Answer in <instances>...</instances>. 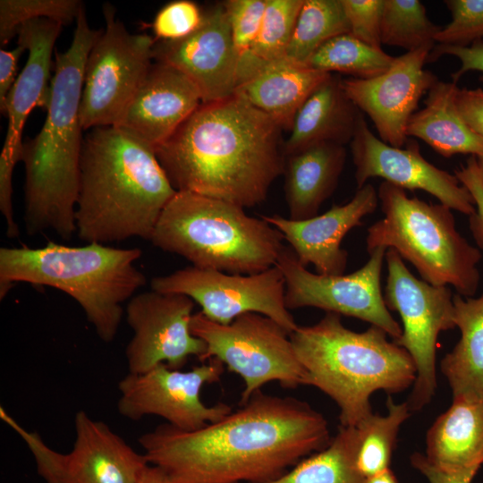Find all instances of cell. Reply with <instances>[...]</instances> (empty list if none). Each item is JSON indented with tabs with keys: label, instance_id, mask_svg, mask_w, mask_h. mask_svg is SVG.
<instances>
[{
	"label": "cell",
	"instance_id": "13",
	"mask_svg": "<svg viewBox=\"0 0 483 483\" xmlns=\"http://www.w3.org/2000/svg\"><path fill=\"white\" fill-rule=\"evenodd\" d=\"M151 290L184 294L210 320L228 325L246 313L264 315L289 334L299 325L285 304V280L274 266L256 274H230L193 266L153 277Z\"/></svg>",
	"mask_w": 483,
	"mask_h": 483
},
{
	"label": "cell",
	"instance_id": "40",
	"mask_svg": "<svg viewBox=\"0 0 483 483\" xmlns=\"http://www.w3.org/2000/svg\"><path fill=\"white\" fill-rule=\"evenodd\" d=\"M454 175L474 199L476 212L470 216V228L477 244L483 250V182L477 157L470 156L464 165L454 171Z\"/></svg>",
	"mask_w": 483,
	"mask_h": 483
},
{
	"label": "cell",
	"instance_id": "3",
	"mask_svg": "<svg viewBox=\"0 0 483 483\" xmlns=\"http://www.w3.org/2000/svg\"><path fill=\"white\" fill-rule=\"evenodd\" d=\"M101 31L89 27L83 8L70 47L55 51L45 123L34 138L23 143V221L29 235L52 231L69 240L76 232L83 143L80 99L86 61Z\"/></svg>",
	"mask_w": 483,
	"mask_h": 483
},
{
	"label": "cell",
	"instance_id": "35",
	"mask_svg": "<svg viewBox=\"0 0 483 483\" xmlns=\"http://www.w3.org/2000/svg\"><path fill=\"white\" fill-rule=\"evenodd\" d=\"M83 8L79 0H1L0 44L6 46L26 21L47 18L64 26L76 20Z\"/></svg>",
	"mask_w": 483,
	"mask_h": 483
},
{
	"label": "cell",
	"instance_id": "21",
	"mask_svg": "<svg viewBox=\"0 0 483 483\" xmlns=\"http://www.w3.org/2000/svg\"><path fill=\"white\" fill-rule=\"evenodd\" d=\"M201 104L198 89L187 76L155 62L115 126L155 150Z\"/></svg>",
	"mask_w": 483,
	"mask_h": 483
},
{
	"label": "cell",
	"instance_id": "17",
	"mask_svg": "<svg viewBox=\"0 0 483 483\" xmlns=\"http://www.w3.org/2000/svg\"><path fill=\"white\" fill-rule=\"evenodd\" d=\"M405 145L395 148L376 137L361 113L351 141L357 189L369 179L380 177L403 190L424 191L452 210L468 216L476 212L472 196L454 174L425 159L416 140Z\"/></svg>",
	"mask_w": 483,
	"mask_h": 483
},
{
	"label": "cell",
	"instance_id": "29",
	"mask_svg": "<svg viewBox=\"0 0 483 483\" xmlns=\"http://www.w3.org/2000/svg\"><path fill=\"white\" fill-rule=\"evenodd\" d=\"M357 447L356 428L340 427L326 448L264 483H366L356 465Z\"/></svg>",
	"mask_w": 483,
	"mask_h": 483
},
{
	"label": "cell",
	"instance_id": "12",
	"mask_svg": "<svg viewBox=\"0 0 483 483\" xmlns=\"http://www.w3.org/2000/svg\"><path fill=\"white\" fill-rule=\"evenodd\" d=\"M0 418L24 441L46 483H139L149 464L144 453L84 411L75 414V440L67 453L49 447L37 432L26 430L3 407Z\"/></svg>",
	"mask_w": 483,
	"mask_h": 483
},
{
	"label": "cell",
	"instance_id": "6",
	"mask_svg": "<svg viewBox=\"0 0 483 483\" xmlns=\"http://www.w3.org/2000/svg\"><path fill=\"white\" fill-rule=\"evenodd\" d=\"M138 248L90 242L71 247L48 242L39 248L0 249V297L16 283L49 286L71 296L98 337L111 343L122 321L123 303L146 284L134 265Z\"/></svg>",
	"mask_w": 483,
	"mask_h": 483
},
{
	"label": "cell",
	"instance_id": "10",
	"mask_svg": "<svg viewBox=\"0 0 483 483\" xmlns=\"http://www.w3.org/2000/svg\"><path fill=\"white\" fill-rule=\"evenodd\" d=\"M387 278L384 301L399 313L402 335L394 342L403 348L416 367V380L409 400L411 411H419L436 389V355L442 331L455 327L453 301L447 286L432 285L415 277L394 249L385 256Z\"/></svg>",
	"mask_w": 483,
	"mask_h": 483
},
{
	"label": "cell",
	"instance_id": "30",
	"mask_svg": "<svg viewBox=\"0 0 483 483\" xmlns=\"http://www.w3.org/2000/svg\"><path fill=\"white\" fill-rule=\"evenodd\" d=\"M387 414L371 413L355 426L358 436L356 465L367 479L389 469L401 425L409 418L408 403H395L388 396Z\"/></svg>",
	"mask_w": 483,
	"mask_h": 483
},
{
	"label": "cell",
	"instance_id": "31",
	"mask_svg": "<svg viewBox=\"0 0 483 483\" xmlns=\"http://www.w3.org/2000/svg\"><path fill=\"white\" fill-rule=\"evenodd\" d=\"M350 33L342 0H303L286 57L306 64L331 38Z\"/></svg>",
	"mask_w": 483,
	"mask_h": 483
},
{
	"label": "cell",
	"instance_id": "38",
	"mask_svg": "<svg viewBox=\"0 0 483 483\" xmlns=\"http://www.w3.org/2000/svg\"><path fill=\"white\" fill-rule=\"evenodd\" d=\"M204 11L190 0L165 4L155 15L150 27L157 41H176L192 34L202 23Z\"/></svg>",
	"mask_w": 483,
	"mask_h": 483
},
{
	"label": "cell",
	"instance_id": "9",
	"mask_svg": "<svg viewBox=\"0 0 483 483\" xmlns=\"http://www.w3.org/2000/svg\"><path fill=\"white\" fill-rule=\"evenodd\" d=\"M190 328L207 345L199 360L201 363L217 359L243 379L240 404L268 382L277 381L285 388L308 386L307 372L296 356L290 334L264 315L246 313L223 325L199 311L193 313Z\"/></svg>",
	"mask_w": 483,
	"mask_h": 483
},
{
	"label": "cell",
	"instance_id": "2",
	"mask_svg": "<svg viewBox=\"0 0 483 483\" xmlns=\"http://www.w3.org/2000/svg\"><path fill=\"white\" fill-rule=\"evenodd\" d=\"M282 130L234 92L202 103L155 153L176 191L252 208L284 173Z\"/></svg>",
	"mask_w": 483,
	"mask_h": 483
},
{
	"label": "cell",
	"instance_id": "16",
	"mask_svg": "<svg viewBox=\"0 0 483 483\" xmlns=\"http://www.w3.org/2000/svg\"><path fill=\"white\" fill-rule=\"evenodd\" d=\"M194 305L184 294L154 290L131 298L125 309L133 331L125 349L129 373H145L159 364L181 369L191 356L204 355L205 342L190 328Z\"/></svg>",
	"mask_w": 483,
	"mask_h": 483
},
{
	"label": "cell",
	"instance_id": "45",
	"mask_svg": "<svg viewBox=\"0 0 483 483\" xmlns=\"http://www.w3.org/2000/svg\"><path fill=\"white\" fill-rule=\"evenodd\" d=\"M139 483H165V480L158 468L148 464L143 470Z\"/></svg>",
	"mask_w": 483,
	"mask_h": 483
},
{
	"label": "cell",
	"instance_id": "23",
	"mask_svg": "<svg viewBox=\"0 0 483 483\" xmlns=\"http://www.w3.org/2000/svg\"><path fill=\"white\" fill-rule=\"evenodd\" d=\"M360 114L347 97L342 79L331 74L298 110L284 142L285 157L321 142L351 143Z\"/></svg>",
	"mask_w": 483,
	"mask_h": 483
},
{
	"label": "cell",
	"instance_id": "28",
	"mask_svg": "<svg viewBox=\"0 0 483 483\" xmlns=\"http://www.w3.org/2000/svg\"><path fill=\"white\" fill-rule=\"evenodd\" d=\"M453 320L461 338L441 360L453 400L483 402V294L453 295Z\"/></svg>",
	"mask_w": 483,
	"mask_h": 483
},
{
	"label": "cell",
	"instance_id": "7",
	"mask_svg": "<svg viewBox=\"0 0 483 483\" xmlns=\"http://www.w3.org/2000/svg\"><path fill=\"white\" fill-rule=\"evenodd\" d=\"M283 234L262 216L233 203L190 191H176L161 213L150 242L191 266L250 275L275 266Z\"/></svg>",
	"mask_w": 483,
	"mask_h": 483
},
{
	"label": "cell",
	"instance_id": "4",
	"mask_svg": "<svg viewBox=\"0 0 483 483\" xmlns=\"http://www.w3.org/2000/svg\"><path fill=\"white\" fill-rule=\"evenodd\" d=\"M175 192L148 144L116 126L85 134L75 211L82 241L106 245L133 237L150 241Z\"/></svg>",
	"mask_w": 483,
	"mask_h": 483
},
{
	"label": "cell",
	"instance_id": "39",
	"mask_svg": "<svg viewBox=\"0 0 483 483\" xmlns=\"http://www.w3.org/2000/svg\"><path fill=\"white\" fill-rule=\"evenodd\" d=\"M350 33L375 48H381L384 0H342Z\"/></svg>",
	"mask_w": 483,
	"mask_h": 483
},
{
	"label": "cell",
	"instance_id": "5",
	"mask_svg": "<svg viewBox=\"0 0 483 483\" xmlns=\"http://www.w3.org/2000/svg\"><path fill=\"white\" fill-rule=\"evenodd\" d=\"M290 339L308 375V386L325 393L340 410L341 427H355L373 413L369 402L377 390L404 391L416 380L410 354L387 339L381 328H347L333 312L312 326H298Z\"/></svg>",
	"mask_w": 483,
	"mask_h": 483
},
{
	"label": "cell",
	"instance_id": "27",
	"mask_svg": "<svg viewBox=\"0 0 483 483\" xmlns=\"http://www.w3.org/2000/svg\"><path fill=\"white\" fill-rule=\"evenodd\" d=\"M457 83L436 80L427 93L424 107L410 118L407 137L422 140L445 157H483V139L463 120L456 104Z\"/></svg>",
	"mask_w": 483,
	"mask_h": 483
},
{
	"label": "cell",
	"instance_id": "44",
	"mask_svg": "<svg viewBox=\"0 0 483 483\" xmlns=\"http://www.w3.org/2000/svg\"><path fill=\"white\" fill-rule=\"evenodd\" d=\"M24 51L25 48L21 45L11 50L0 49V110L17 79V64Z\"/></svg>",
	"mask_w": 483,
	"mask_h": 483
},
{
	"label": "cell",
	"instance_id": "25",
	"mask_svg": "<svg viewBox=\"0 0 483 483\" xmlns=\"http://www.w3.org/2000/svg\"><path fill=\"white\" fill-rule=\"evenodd\" d=\"M331 74L284 57L262 67L240 84L235 93L270 116L283 130H290L302 104Z\"/></svg>",
	"mask_w": 483,
	"mask_h": 483
},
{
	"label": "cell",
	"instance_id": "47",
	"mask_svg": "<svg viewBox=\"0 0 483 483\" xmlns=\"http://www.w3.org/2000/svg\"><path fill=\"white\" fill-rule=\"evenodd\" d=\"M477 163H478V165L481 174L482 182H483V157H477Z\"/></svg>",
	"mask_w": 483,
	"mask_h": 483
},
{
	"label": "cell",
	"instance_id": "43",
	"mask_svg": "<svg viewBox=\"0 0 483 483\" xmlns=\"http://www.w3.org/2000/svg\"><path fill=\"white\" fill-rule=\"evenodd\" d=\"M411 463L419 471L428 483H471L479 469L446 472L431 465L423 453H415L411 456Z\"/></svg>",
	"mask_w": 483,
	"mask_h": 483
},
{
	"label": "cell",
	"instance_id": "19",
	"mask_svg": "<svg viewBox=\"0 0 483 483\" xmlns=\"http://www.w3.org/2000/svg\"><path fill=\"white\" fill-rule=\"evenodd\" d=\"M155 62L173 66L198 89L202 103L217 101L235 92L237 59L228 16L223 3L204 11L202 23L176 41H156Z\"/></svg>",
	"mask_w": 483,
	"mask_h": 483
},
{
	"label": "cell",
	"instance_id": "36",
	"mask_svg": "<svg viewBox=\"0 0 483 483\" xmlns=\"http://www.w3.org/2000/svg\"><path fill=\"white\" fill-rule=\"evenodd\" d=\"M267 0H228L226 11L237 59V86L258 38Z\"/></svg>",
	"mask_w": 483,
	"mask_h": 483
},
{
	"label": "cell",
	"instance_id": "11",
	"mask_svg": "<svg viewBox=\"0 0 483 483\" xmlns=\"http://www.w3.org/2000/svg\"><path fill=\"white\" fill-rule=\"evenodd\" d=\"M103 13L105 30L85 65L80 109L83 131L115 126L154 61V37L129 32L110 4L103 5Z\"/></svg>",
	"mask_w": 483,
	"mask_h": 483
},
{
	"label": "cell",
	"instance_id": "32",
	"mask_svg": "<svg viewBox=\"0 0 483 483\" xmlns=\"http://www.w3.org/2000/svg\"><path fill=\"white\" fill-rule=\"evenodd\" d=\"M394 57L382 48L370 47L351 33L336 36L322 45L306 62L312 69L352 75L367 80L386 72Z\"/></svg>",
	"mask_w": 483,
	"mask_h": 483
},
{
	"label": "cell",
	"instance_id": "33",
	"mask_svg": "<svg viewBox=\"0 0 483 483\" xmlns=\"http://www.w3.org/2000/svg\"><path fill=\"white\" fill-rule=\"evenodd\" d=\"M302 3L303 0H267L260 30L238 86L267 64L286 57Z\"/></svg>",
	"mask_w": 483,
	"mask_h": 483
},
{
	"label": "cell",
	"instance_id": "18",
	"mask_svg": "<svg viewBox=\"0 0 483 483\" xmlns=\"http://www.w3.org/2000/svg\"><path fill=\"white\" fill-rule=\"evenodd\" d=\"M433 47L425 46L394 57L389 69L377 77L342 80L347 97L371 119L379 139L390 146L406 144L410 118L421 97L438 80L424 69Z\"/></svg>",
	"mask_w": 483,
	"mask_h": 483
},
{
	"label": "cell",
	"instance_id": "42",
	"mask_svg": "<svg viewBox=\"0 0 483 483\" xmlns=\"http://www.w3.org/2000/svg\"><path fill=\"white\" fill-rule=\"evenodd\" d=\"M457 109L467 124L483 139V89H457Z\"/></svg>",
	"mask_w": 483,
	"mask_h": 483
},
{
	"label": "cell",
	"instance_id": "34",
	"mask_svg": "<svg viewBox=\"0 0 483 483\" xmlns=\"http://www.w3.org/2000/svg\"><path fill=\"white\" fill-rule=\"evenodd\" d=\"M442 29L427 16L419 0H384L381 43L407 52L425 46L435 47L436 35Z\"/></svg>",
	"mask_w": 483,
	"mask_h": 483
},
{
	"label": "cell",
	"instance_id": "15",
	"mask_svg": "<svg viewBox=\"0 0 483 483\" xmlns=\"http://www.w3.org/2000/svg\"><path fill=\"white\" fill-rule=\"evenodd\" d=\"M225 365L210 359L188 371L159 364L141 374L129 373L118 383L119 413L136 421L145 416H159L184 431L197 430L229 414L230 405H206L200 398L205 385L218 382Z\"/></svg>",
	"mask_w": 483,
	"mask_h": 483
},
{
	"label": "cell",
	"instance_id": "37",
	"mask_svg": "<svg viewBox=\"0 0 483 483\" xmlns=\"http://www.w3.org/2000/svg\"><path fill=\"white\" fill-rule=\"evenodd\" d=\"M452 20L436 35V44L468 47L483 39V0H445Z\"/></svg>",
	"mask_w": 483,
	"mask_h": 483
},
{
	"label": "cell",
	"instance_id": "1",
	"mask_svg": "<svg viewBox=\"0 0 483 483\" xmlns=\"http://www.w3.org/2000/svg\"><path fill=\"white\" fill-rule=\"evenodd\" d=\"M138 441L165 483H264L323 450L331 438L327 420L308 402L258 391L197 430L164 423Z\"/></svg>",
	"mask_w": 483,
	"mask_h": 483
},
{
	"label": "cell",
	"instance_id": "14",
	"mask_svg": "<svg viewBox=\"0 0 483 483\" xmlns=\"http://www.w3.org/2000/svg\"><path fill=\"white\" fill-rule=\"evenodd\" d=\"M386 249L369 253L367 263L349 275H326L309 271L289 246H284L275 266L285 280L288 309L313 307L353 317L383 329L397 339L402 327L387 309L381 290V273Z\"/></svg>",
	"mask_w": 483,
	"mask_h": 483
},
{
	"label": "cell",
	"instance_id": "41",
	"mask_svg": "<svg viewBox=\"0 0 483 483\" xmlns=\"http://www.w3.org/2000/svg\"><path fill=\"white\" fill-rule=\"evenodd\" d=\"M445 55L455 56L461 62L460 69L451 75L453 82L457 83L461 77L470 71L481 72L479 80L483 82V39L468 47L436 44L428 55V63L435 62Z\"/></svg>",
	"mask_w": 483,
	"mask_h": 483
},
{
	"label": "cell",
	"instance_id": "24",
	"mask_svg": "<svg viewBox=\"0 0 483 483\" xmlns=\"http://www.w3.org/2000/svg\"><path fill=\"white\" fill-rule=\"evenodd\" d=\"M346 159L344 146L321 142L285 157L284 194L292 220L318 215L334 193Z\"/></svg>",
	"mask_w": 483,
	"mask_h": 483
},
{
	"label": "cell",
	"instance_id": "8",
	"mask_svg": "<svg viewBox=\"0 0 483 483\" xmlns=\"http://www.w3.org/2000/svg\"><path fill=\"white\" fill-rule=\"evenodd\" d=\"M377 197L384 217L367 230L368 252L394 249L425 282L452 285L458 294L472 297L479 285L481 253L457 231L452 209L411 198L387 182L379 185Z\"/></svg>",
	"mask_w": 483,
	"mask_h": 483
},
{
	"label": "cell",
	"instance_id": "20",
	"mask_svg": "<svg viewBox=\"0 0 483 483\" xmlns=\"http://www.w3.org/2000/svg\"><path fill=\"white\" fill-rule=\"evenodd\" d=\"M378 201L377 191L366 183L347 203L335 204L311 218L292 220L279 215L262 218L283 234L303 266L313 265L318 274L340 275L348 261V252L341 246L343 239L361 225L362 218L376 210Z\"/></svg>",
	"mask_w": 483,
	"mask_h": 483
},
{
	"label": "cell",
	"instance_id": "46",
	"mask_svg": "<svg viewBox=\"0 0 483 483\" xmlns=\"http://www.w3.org/2000/svg\"><path fill=\"white\" fill-rule=\"evenodd\" d=\"M366 483H398L394 471L389 468L373 477L368 478Z\"/></svg>",
	"mask_w": 483,
	"mask_h": 483
},
{
	"label": "cell",
	"instance_id": "26",
	"mask_svg": "<svg viewBox=\"0 0 483 483\" xmlns=\"http://www.w3.org/2000/svg\"><path fill=\"white\" fill-rule=\"evenodd\" d=\"M427 461L454 472L483 465V402L453 400L428 431Z\"/></svg>",
	"mask_w": 483,
	"mask_h": 483
},
{
	"label": "cell",
	"instance_id": "22",
	"mask_svg": "<svg viewBox=\"0 0 483 483\" xmlns=\"http://www.w3.org/2000/svg\"><path fill=\"white\" fill-rule=\"evenodd\" d=\"M62 24L47 18L22 23L17 30L18 45L28 50L24 68L12 87L1 112L8 117L2 153L22 161V131L35 107L47 110L51 94L50 72L54 46Z\"/></svg>",
	"mask_w": 483,
	"mask_h": 483
}]
</instances>
